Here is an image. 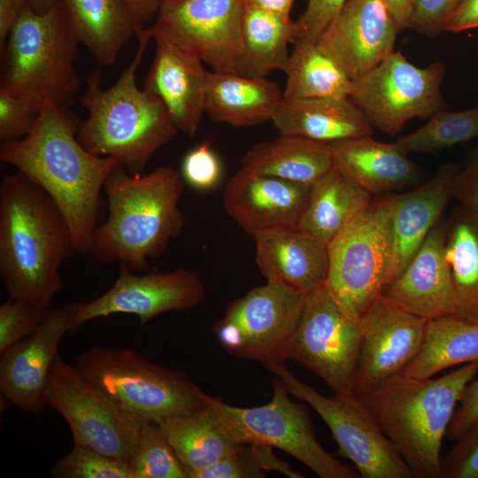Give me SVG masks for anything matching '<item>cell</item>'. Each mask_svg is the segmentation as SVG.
I'll list each match as a JSON object with an SVG mask.
<instances>
[{"instance_id": "cell-1", "label": "cell", "mask_w": 478, "mask_h": 478, "mask_svg": "<svg viewBox=\"0 0 478 478\" xmlns=\"http://www.w3.org/2000/svg\"><path fill=\"white\" fill-rule=\"evenodd\" d=\"M79 123L70 111L45 105L27 135L1 143L0 160L49 194L69 224L76 252L88 254L101 221V192L120 165L88 151L77 138Z\"/></svg>"}, {"instance_id": "cell-2", "label": "cell", "mask_w": 478, "mask_h": 478, "mask_svg": "<svg viewBox=\"0 0 478 478\" xmlns=\"http://www.w3.org/2000/svg\"><path fill=\"white\" fill-rule=\"evenodd\" d=\"M76 249L56 203L19 171L0 186V274L10 298L50 308L60 267Z\"/></svg>"}, {"instance_id": "cell-3", "label": "cell", "mask_w": 478, "mask_h": 478, "mask_svg": "<svg viewBox=\"0 0 478 478\" xmlns=\"http://www.w3.org/2000/svg\"><path fill=\"white\" fill-rule=\"evenodd\" d=\"M181 175L160 166L140 176L117 166L105 182L108 215L96 228L90 249L101 263L119 262L132 271H145L184 226L179 207Z\"/></svg>"}, {"instance_id": "cell-4", "label": "cell", "mask_w": 478, "mask_h": 478, "mask_svg": "<svg viewBox=\"0 0 478 478\" xmlns=\"http://www.w3.org/2000/svg\"><path fill=\"white\" fill-rule=\"evenodd\" d=\"M136 36L135 57L111 88H100L99 70L87 76L79 100L88 117L77 131L88 151L116 158L133 176L144 174L150 158L179 132L159 98L136 85V72L151 39L147 27Z\"/></svg>"}, {"instance_id": "cell-5", "label": "cell", "mask_w": 478, "mask_h": 478, "mask_svg": "<svg viewBox=\"0 0 478 478\" xmlns=\"http://www.w3.org/2000/svg\"><path fill=\"white\" fill-rule=\"evenodd\" d=\"M478 374V362L437 378L400 374L358 397L414 478H440L441 448L457 405Z\"/></svg>"}, {"instance_id": "cell-6", "label": "cell", "mask_w": 478, "mask_h": 478, "mask_svg": "<svg viewBox=\"0 0 478 478\" xmlns=\"http://www.w3.org/2000/svg\"><path fill=\"white\" fill-rule=\"evenodd\" d=\"M79 44L58 1L43 13L27 6L1 52L0 88L39 111L49 104L70 111L80 84Z\"/></svg>"}, {"instance_id": "cell-7", "label": "cell", "mask_w": 478, "mask_h": 478, "mask_svg": "<svg viewBox=\"0 0 478 478\" xmlns=\"http://www.w3.org/2000/svg\"><path fill=\"white\" fill-rule=\"evenodd\" d=\"M74 366L141 423L159 424L204 408V391L185 374L150 362L134 349L91 347Z\"/></svg>"}, {"instance_id": "cell-8", "label": "cell", "mask_w": 478, "mask_h": 478, "mask_svg": "<svg viewBox=\"0 0 478 478\" xmlns=\"http://www.w3.org/2000/svg\"><path fill=\"white\" fill-rule=\"evenodd\" d=\"M273 397L266 405L242 408L203 393L204 408L237 443L277 448L304 463L321 478H357L358 471L341 463L318 442L309 412L294 402L275 377Z\"/></svg>"}, {"instance_id": "cell-9", "label": "cell", "mask_w": 478, "mask_h": 478, "mask_svg": "<svg viewBox=\"0 0 478 478\" xmlns=\"http://www.w3.org/2000/svg\"><path fill=\"white\" fill-rule=\"evenodd\" d=\"M394 202L395 195L373 200L328 245V270L324 284L358 319L384 288Z\"/></svg>"}, {"instance_id": "cell-10", "label": "cell", "mask_w": 478, "mask_h": 478, "mask_svg": "<svg viewBox=\"0 0 478 478\" xmlns=\"http://www.w3.org/2000/svg\"><path fill=\"white\" fill-rule=\"evenodd\" d=\"M289 393L308 404L323 420L340 454L350 459L363 478H412L394 445L355 394L324 396L297 378L284 361L264 365Z\"/></svg>"}, {"instance_id": "cell-11", "label": "cell", "mask_w": 478, "mask_h": 478, "mask_svg": "<svg viewBox=\"0 0 478 478\" xmlns=\"http://www.w3.org/2000/svg\"><path fill=\"white\" fill-rule=\"evenodd\" d=\"M361 341L359 319L323 284L305 295L286 359L320 377L334 393L354 394Z\"/></svg>"}, {"instance_id": "cell-12", "label": "cell", "mask_w": 478, "mask_h": 478, "mask_svg": "<svg viewBox=\"0 0 478 478\" xmlns=\"http://www.w3.org/2000/svg\"><path fill=\"white\" fill-rule=\"evenodd\" d=\"M445 68L440 61L426 67L394 51L364 76L353 81L350 99L373 127L398 134L414 118H430L445 107L441 87Z\"/></svg>"}, {"instance_id": "cell-13", "label": "cell", "mask_w": 478, "mask_h": 478, "mask_svg": "<svg viewBox=\"0 0 478 478\" xmlns=\"http://www.w3.org/2000/svg\"><path fill=\"white\" fill-rule=\"evenodd\" d=\"M305 295L268 282L230 302L212 334L230 355L264 365L286 360Z\"/></svg>"}, {"instance_id": "cell-14", "label": "cell", "mask_w": 478, "mask_h": 478, "mask_svg": "<svg viewBox=\"0 0 478 478\" xmlns=\"http://www.w3.org/2000/svg\"><path fill=\"white\" fill-rule=\"evenodd\" d=\"M46 403L67 422L73 443L129 465L143 423L123 412L75 366L60 357L50 372Z\"/></svg>"}, {"instance_id": "cell-15", "label": "cell", "mask_w": 478, "mask_h": 478, "mask_svg": "<svg viewBox=\"0 0 478 478\" xmlns=\"http://www.w3.org/2000/svg\"><path fill=\"white\" fill-rule=\"evenodd\" d=\"M246 0H163L151 39L163 37L199 57L214 72L241 74Z\"/></svg>"}, {"instance_id": "cell-16", "label": "cell", "mask_w": 478, "mask_h": 478, "mask_svg": "<svg viewBox=\"0 0 478 478\" xmlns=\"http://www.w3.org/2000/svg\"><path fill=\"white\" fill-rule=\"evenodd\" d=\"M120 267L115 282L104 294L66 306L72 331L116 313L134 314L143 327L162 313L192 308L205 297L204 284L197 272L177 269L136 274L127 266Z\"/></svg>"}, {"instance_id": "cell-17", "label": "cell", "mask_w": 478, "mask_h": 478, "mask_svg": "<svg viewBox=\"0 0 478 478\" xmlns=\"http://www.w3.org/2000/svg\"><path fill=\"white\" fill-rule=\"evenodd\" d=\"M359 321L362 341L354 379L357 397L402 374L420 348L428 320L381 294Z\"/></svg>"}, {"instance_id": "cell-18", "label": "cell", "mask_w": 478, "mask_h": 478, "mask_svg": "<svg viewBox=\"0 0 478 478\" xmlns=\"http://www.w3.org/2000/svg\"><path fill=\"white\" fill-rule=\"evenodd\" d=\"M398 32L382 0H347L316 46L353 81L395 51Z\"/></svg>"}, {"instance_id": "cell-19", "label": "cell", "mask_w": 478, "mask_h": 478, "mask_svg": "<svg viewBox=\"0 0 478 478\" xmlns=\"http://www.w3.org/2000/svg\"><path fill=\"white\" fill-rule=\"evenodd\" d=\"M70 331L66 308H50L31 335L0 354V391L8 404L34 414L42 412L60 341Z\"/></svg>"}, {"instance_id": "cell-20", "label": "cell", "mask_w": 478, "mask_h": 478, "mask_svg": "<svg viewBox=\"0 0 478 478\" xmlns=\"http://www.w3.org/2000/svg\"><path fill=\"white\" fill-rule=\"evenodd\" d=\"M310 186L241 167L227 182L222 204L228 216L253 236L297 227Z\"/></svg>"}, {"instance_id": "cell-21", "label": "cell", "mask_w": 478, "mask_h": 478, "mask_svg": "<svg viewBox=\"0 0 478 478\" xmlns=\"http://www.w3.org/2000/svg\"><path fill=\"white\" fill-rule=\"evenodd\" d=\"M156 53L144 89L165 105L179 132L194 136L205 113L209 71L197 55L156 36Z\"/></svg>"}, {"instance_id": "cell-22", "label": "cell", "mask_w": 478, "mask_h": 478, "mask_svg": "<svg viewBox=\"0 0 478 478\" xmlns=\"http://www.w3.org/2000/svg\"><path fill=\"white\" fill-rule=\"evenodd\" d=\"M445 229L437 223L382 295L405 311L433 320L456 313V299L445 258Z\"/></svg>"}, {"instance_id": "cell-23", "label": "cell", "mask_w": 478, "mask_h": 478, "mask_svg": "<svg viewBox=\"0 0 478 478\" xmlns=\"http://www.w3.org/2000/svg\"><path fill=\"white\" fill-rule=\"evenodd\" d=\"M459 166L442 165L417 188L395 195L391 214V248L384 287L406 266L451 199V186ZM384 289V288H383Z\"/></svg>"}, {"instance_id": "cell-24", "label": "cell", "mask_w": 478, "mask_h": 478, "mask_svg": "<svg viewBox=\"0 0 478 478\" xmlns=\"http://www.w3.org/2000/svg\"><path fill=\"white\" fill-rule=\"evenodd\" d=\"M256 262L268 282L304 295L326 281L328 246L297 227L266 230L252 236Z\"/></svg>"}, {"instance_id": "cell-25", "label": "cell", "mask_w": 478, "mask_h": 478, "mask_svg": "<svg viewBox=\"0 0 478 478\" xmlns=\"http://www.w3.org/2000/svg\"><path fill=\"white\" fill-rule=\"evenodd\" d=\"M334 167L371 196L413 186L420 169L397 143L371 136L329 143Z\"/></svg>"}, {"instance_id": "cell-26", "label": "cell", "mask_w": 478, "mask_h": 478, "mask_svg": "<svg viewBox=\"0 0 478 478\" xmlns=\"http://www.w3.org/2000/svg\"><path fill=\"white\" fill-rule=\"evenodd\" d=\"M271 121L281 134L328 144L373 133L366 115L350 97H283Z\"/></svg>"}, {"instance_id": "cell-27", "label": "cell", "mask_w": 478, "mask_h": 478, "mask_svg": "<svg viewBox=\"0 0 478 478\" xmlns=\"http://www.w3.org/2000/svg\"><path fill=\"white\" fill-rule=\"evenodd\" d=\"M283 99L276 82L235 73L209 72L205 113L215 122L236 127L272 120Z\"/></svg>"}, {"instance_id": "cell-28", "label": "cell", "mask_w": 478, "mask_h": 478, "mask_svg": "<svg viewBox=\"0 0 478 478\" xmlns=\"http://www.w3.org/2000/svg\"><path fill=\"white\" fill-rule=\"evenodd\" d=\"M80 44L98 66L114 65L129 40L145 27L135 21L124 0H58Z\"/></svg>"}, {"instance_id": "cell-29", "label": "cell", "mask_w": 478, "mask_h": 478, "mask_svg": "<svg viewBox=\"0 0 478 478\" xmlns=\"http://www.w3.org/2000/svg\"><path fill=\"white\" fill-rule=\"evenodd\" d=\"M241 163L248 170L306 185L334 168L329 144L285 134L254 145Z\"/></svg>"}, {"instance_id": "cell-30", "label": "cell", "mask_w": 478, "mask_h": 478, "mask_svg": "<svg viewBox=\"0 0 478 478\" xmlns=\"http://www.w3.org/2000/svg\"><path fill=\"white\" fill-rule=\"evenodd\" d=\"M372 201L334 167L310 186L297 227L328 246Z\"/></svg>"}, {"instance_id": "cell-31", "label": "cell", "mask_w": 478, "mask_h": 478, "mask_svg": "<svg viewBox=\"0 0 478 478\" xmlns=\"http://www.w3.org/2000/svg\"><path fill=\"white\" fill-rule=\"evenodd\" d=\"M472 362H478V322L451 314L427 321L420 348L402 374L428 378Z\"/></svg>"}, {"instance_id": "cell-32", "label": "cell", "mask_w": 478, "mask_h": 478, "mask_svg": "<svg viewBox=\"0 0 478 478\" xmlns=\"http://www.w3.org/2000/svg\"><path fill=\"white\" fill-rule=\"evenodd\" d=\"M293 20L246 4L242 27L241 74L266 78L273 71L285 72L289 56Z\"/></svg>"}, {"instance_id": "cell-33", "label": "cell", "mask_w": 478, "mask_h": 478, "mask_svg": "<svg viewBox=\"0 0 478 478\" xmlns=\"http://www.w3.org/2000/svg\"><path fill=\"white\" fill-rule=\"evenodd\" d=\"M445 237L456 315L478 322V212L461 206L451 217Z\"/></svg>"}, {"instance_id": "cell-34", "label": "cell", "mask_w": 478, "mask_h": 478, "mask_svg": "<svg viewBox=\"0 0 478 478\" xmlns=\"http://www.w3.org/2000/svg\"><path fill=\"white\" fill-rule=\"evenodd\" d=\"M158 425L188 468V474L217 462L239 443L205 408L169 418Z\"/></svg>"}, {"instance_id": "cell-35", "label": "cell", "mask_w": 478, "mask_h": 478, "mask_svg": "<svg viewBox=\"0 0 478 478\" xmlns=\"http://www.w3.org/2000/svg\"><path fill=\"white\" fill-rule=\"evenodd\" d=\"M293 45L284 72V98L349 97L353 81L316 43Z\"/></svg>"}, {"instance_id": "cell-36", "label": "cell", "mask_w": 478, "mask_h": 478, "mask_svg": "<svg viewBox=\"0 0 478 478\" xmlns=\"http://www.w3.org/2000/svg\"><path fill=\"white\" fill-rule=\"evenodd\" d=\"M478 138V105L467 110L445 109L432 115L421 127L398 138L407 152L429 154Z\"/></svg>"}, {"instance_id": "cell-37", "label": "cell", "mask_w": 478, "mask_h": 478, "mask_svg": "<svg viewBox=\"0 0 478 478\" xmlns=\"http://www.w3.org/2000/svg\"><path fill=\"white\" fill-rule=\"evenodd\" d=\"M133 478H189L159 425L143 422L129 462Z\"/></svg>"}, {"instance_id": "cell-38", "label": "cell", "mask_w": 478, "mask_h": 478, "mask_svg": "<svg viewBox=\"0 0 478 478\" xmlns=\"http://www.w3.org/2000/svg\"><path fill=\"white\" fill-rule=\"evenodd\" d=\"M54 478H133L128 464L75 444L50 470Z\"/></svg>"}, {"instance_id": "cell-39", "label": "cell", "mask_w": 478, "mask_h": 478, "mask_svg": "<svg viewBox=\"0 0 478 478\" xmlns=\"http://www.w3.org/2000/svg\"><path fill=\"white\" fill-rule=\"evenodd\" d=\"M50 308L12 298L3 303L0 305V354L31 335Z\"/></svg>"}, {"instance_id": "cell-40", "label": "cell", "mask_w": 478, "mask_h": 478, "mask_svg": "<svg viewBox=\"0 0 478 478\" xmlns=\"http://www.w3.org/2000/svg\"><path fill=\"white\" fill-rule=\"evenodd\" d=\"M40 111L27 101L0 88V139L12 142L24 138L34 127Z\"/></svg>"}, {"instance_id": "cell-41", "label": "cell", "mask_w": 478, "mask_h": 478, "mask_svg": "<svg viewBox=\"0 0 478 478\" xmlns=\"http://www.w3.org/2000/svg\"><path fill=\"white\" fill-rule=\"evenodd\" d=\"M221 164L209 142L189 151L181 163V177L197 190L213 189L221 178Z\"/></svg>"}, {"instance_id": "cell-42", "label": "cell", "mask_w": 478, "mask_h": 478, "mask_svg": "<svg viewBox=\"0 0 478 478\" xmlns=\"http://www.w3.org/2000/svg\"><path fill=\"white\" fill-rule=\"evenodd\" d=\"M249 443H239L233 451L212 465L189 472V478H263Z\"/></svg>"}, {"instance_id": "cell-43", "label": "cell", "mask_w": 478, "mask_h": 478, "mask_svg": "<svg viewBox=\"0 0 478 478\" xmlns=\"http://www.w3.org/2000/svg\"><path fill=\"white\" fill-rule=\"evenodd\" d=\"M440 478H478V420L442 457Z\"/></svg>"}, {"instance_id": "cell-44", "label": "cell", "mask_w": 478, "mask_h": 478, "mask_svg": "<svg viewBox=\"0 0 478 478\" xmlns=\"http://www.w3.org/2000/svg\"><path fill=\"white\" fill-rule=\"evenodd\" d=\"M347 0H308L304 13L293 22L291 44L316 43Z\"/></svg>"}, {"instance_id": "cell-45", "label": "cell", "mask_w": 478, "mask_h": 478, "mask_svg": "<svg viewBox=\"0 0 478 478\" xmlns=\"http://www.w3.org/2000/svg\"><path fill=\"white\" fill-rule=\"evenodd\" d=\"M462 0H413L408 28L430 39L445 31Z\"/></svg>"}, {"instance_id": "cell-46", "label": "cell", "mask_w": 478, "mask_h": 478, "mask_svg": "<svg viewBox=\"0 0 478 478\" xmlns=\"http://www.w3.org/2000/svg\"><path fill=\"white\" fill-rule=\"evenodd\" d=\"M451 198L461 206L478 212V149L459 166L452 182Z\"/></svg>"}, {"instance_id": "cell-47", "label": "cell", "mask_w": 478, "mask_h": 478, "mask_svg": "<svg viewBox=\"0 0 478 478\" xmlns=\"http://www.w3.org/2000/svg\"><path fill=\"white\" fill-rule=\"evenodd\" d=\"M446 432V438L458 440L478 420V377L466 387Z\"/></svg>"}, {"instance_id": "cell-48", "label": "cell", "mask_w": 478, "mask_h": 478, "mask_svg": "<svg viewBox=\"0 0 478 478\" xmlns=\"http://www.w3.org/2000/svg\"><path fill=\"white\" fill-rule=\"evenodd\" d=\"M478 28V0H462L451 16L445 31L459 33Z\"/></svg>"}, {"instance_id": "cell-49", "label": "cell", "mask_w": 478, "mask_h": 478, "mask_svg": "<svg viewBox=\"0 0 478 478\" xmlns=\"http://www.w3.org/2000/svg\"><path fill=\"white\" fill-rule=\"evenodd\" d=\"M254 458L264 471H277L290 478H302L304 475L293 470L290 466L280 459L273 451V447L264 444L249 443Z\"/></svg>"}, {"instance_id": "cell-50", "label": "cell", "mask_w": 478, "mask_h": 478, "mask_svg": "<svg viewBox=\"0 0 478 478\" xmlns=\"http://www.w3.org/2000/svg\"><path fill=\"white\" fill-rule=\"evenodd\" d=\"M27 6H30L28 0H0V52L12 27Z\"/></svg>"}, {"instance_id": "cell-51", "label": "cell", "mask_w": 478, "mask_h": 478, "mask_svg": "<svg viewBox=\"0 0 478 478\" xmlns=\"http://www.w3.org/2000/svg\"><path fill=\"white\" fill-rule=\"evenodd\" d=\"M135 21L141 27L155 19L163 0H124Z\"/></svg>"}, {"instance_id": "cell-52", "label": "cell", "mask_w": 478, "mask_h": 478, "mask_svg": "<svg viewBox=\"0 0 478 478\" xmlns=\"http://www.w3.org/2000/svg\"><path fill=\"white\" fill-rule=\"evenodd\" d=\"M400 31L408 28L413 0H382Z\"/></svg>"}, {"instance_id": "cell-53", "label": "cell", "mask_w": 478, "mask_h": 478, "mask_svg": "<svg viewBox=\"0 0 478 478\" xmlns=\"http://www.w3.org/2000/svg\"><path fill=\"white\" fill-rule=\"evenodd\" d=\"M294 0H246V4L261 8L285 19H290Z\"/></svg>"}, {"instance_id": "cell-54", "label": "cell", "mask_w": 478, "mask_h": 478, "mask_svg": "<svg viewBox=\"0 0 478 478\" xmlns=\"http://www.w3.org/2000/svg\"><path fill=\"white\" fill-rule=\"evenodd\" d=\"M30 7L38 13H43L53 7L58 0H28Z\"/></svg>"}]
</instances>
